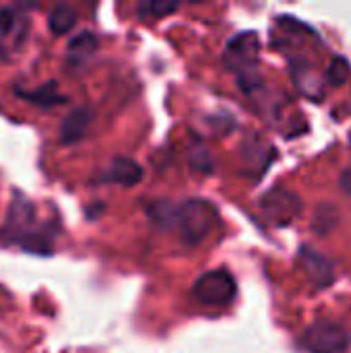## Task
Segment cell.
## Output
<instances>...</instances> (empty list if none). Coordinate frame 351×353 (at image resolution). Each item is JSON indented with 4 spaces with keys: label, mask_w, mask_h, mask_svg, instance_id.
<instances>
[{
    "label": "cell",
    "mask_w": 351,
    "mask_h": 353,
    "mask_svg": "<svg viewBox=\"0 0 351 353\" xmlns=\"http://www.w3.org/2000/svg\"><path fill=\"white\" fill-rule=\"evenodd\" d=\"M58 232L60 228L56 221H41L37 217L35 205L25 194H14L0 228V242L6 246H19L29 254L50 256Z\"/></svg>",
    "instance_id": "2"
},
{
    "label": "cell",
    "mask_w": 351,
    "mask_h": 353,
    "mask_svg": "<svg viewBox=\"0 0 351 353\" xmlns=\"http://www.w3.org/2000/svg\"><path fill=\"white\" fill-rule=\"evenodd\" d=\"M236 279L225 269L207 271L192 285V296L207 306H225L236 298Z\"/></svg>",
    "instance_id": "5"
},
{
    "label": "cell",
    "mask_w": 351,
    "mask_h": 353,
    "mask_svg": "<svg viewBox=\"0 0 351 353\" xmlns=\"http://www.w3.org/2000/svg\"><path fill=\"white\" fill-rule=\"evenodd\" d=\"M14 93L21 99H25L41 110H50V108H56V105H62L68 101V97L64 93H60L56 81H48L37 89H14Z\"/></svg>",
    "instance_id": "11"
},
{
    "label": "cell",
    "mask_w": 351,
    "mask_h": 353,
    "mask_svg": "<svg viewBox=\"0 0 351 353\" xmlns=\"http://www.w3.org/2000/svg\"><path fill=\"white\" fill-rule=\"evenodd\" d=\"M348 72H350L348 62H345V60H341V58H335V60H333V64H331V66H329V70H327V77H329L331 85H341V83L348 79Z\"/></svg>",
    "instance_id": "18"
},
{
    "label": "cell",
    "mask_w": 351,
    "mask_h": 353,
    "mask_svg": "<svg viewBox=\"0 0 351 353\" xmlns=\"http://www.w3.org/2000/svg\"><path fill=\"white\" fill-rule=\"evenodd\" d=\"M259 54H261V39L257 31H242L234 35L225 50H223V64L236 72L238 85L259 79Z\"/></svg>",
    "instance_id": "3"
},
{
    "label": "cell",
    "mask_w": 351,
    "mask_h": 353,
    "mask_svg": "<svg viewBox=\"0 0 351 353\" xmlns=\"http://www.w3.org/2000/svg\"><path fill=\"white\" fill-rule=\"evenodd\" d=\"M300 343L310 353H345L350 350L351 337L339 323L319 321L304 331Z\"/></svg>",
    "instance_id": "4"
},
{
    "label": "cell",
    "mask_w": 351,
    "mask_h": 353,
    "mask_svg": "<svg viewBox=\"0 0 351 353\" xmlns=\"http://www.w3.org/2000/svg\"><path fill=\"white\" fill-rule=\"evenodd\" d=\"M292 77L298 89L308 95V97H321L323 95V83L312 64H308L304 58H294L292 60Z\"/></svg>",
    "instance_id": "13"
},
{
    "label": "cell",
    "mask_w": 351,
    "mask_h": 353,
    "mask_svg": "<svg viewBox=\"0 0 351 353\" xmlns=\"http://www.w3.org/2000/svg\"><path fill=\"white\" fill-rule=\"evenodd\" d=\"M188 161H190V168L201 174H213L215 170V159L205 147H194L188 155Z\"/></svg>",
    "instance_id": "17"
},
{
    "label": "cell",
    "mask_w": 351,
    "mask_h": 353,
    "mask_svg": "<svg viewBox=\"0 0 351 353\" xmlns=\"http://www.w3.org/2000/svg\"><path fill=\"white\" fill-rule=\"evenodd\" d=\"M341 188L351 194V170H345L343 174H341Z\"/></svg>",
    "instance_id": "19"
},
{
    "label": "cell",
    "mask_w": 351,
    "mask_h": 353,
    "mask_svg": "<svg viewBox=\"0 0 351 353\" xmlns=\"http://www.w3.org/2000/svg\"><path fill=\"white\" fill-rule=\"evenodd\" d=\"M143 176H145V172H143V168L134 159H130V157H116L101 178L106 182L130 188V186H137L143 180Z\"/></svg>",
    "instance_id": "9"
},
{
    "label": "cell",
    "mask_w": 351,
    "mask_h": 353,
    "mask_svg": "<svg viewBox=\"0 0 351 353\" xmlns=\"http://www.w3.org/2000/svg\"><path fill=\"white\" fill-rule=\"evenodd\" d=\"M91 118H93V112L89 108H85V105L74 108L60 124V143L62 145L79 143L85 137V132L91 124Z\"/></svg>",
    "instance_id": "10"
},
{
    "label": "cell",
    "mask_w": 351,
    "mask_h": 353,
    "mask_svg": "<svg viewBox=\"0 0 351 353\" xmlns=\"http://www.w3.org/2000/svg\"><path fill=\"white\" fill-rule=\"evenodd\" d=\"M147 215L157 228L176 230L186 248L203 244L219 221L217 207L205 199H186L182 203L153 201L147 205Z\"/></svg>",
    "instance_id": "1"
},
{
    "label": "cell",
    "mask_w": 351,
    "mask_h": 353,
    "mask_svg": "<svg viewBox=\"0 0 351 353\" xmlns=\"http://www.w3.org/2000/svg\"><path fill=\"white\" fill-rule=\"evenodd\" d=\"M300 259H302V265H304V269H306L310 281H312L317 288H327V285L333 283L335 271H333V265L329 263V259H325L321 252L312 250L310 246H302Z\"/></svg>",
    "instance_id": "8"
},
{
    "label": "cell",
    "mask_w": 351,
    "mask_h": 353,
    "mask_svg": "<svg viewBox=\"0 0 351 353\" xmlns=\"http://www.w3.org/2000/svg\"><path fill=\"white\" fill-rule=\"evenodd\" d=\"M242 155H244V163L252 170L257 168V174L261 176L271 161V145H267L261 137L252 134L244 141L242 145Z\"/></svg>",
    "instance_id": "14"
},
{
    "label": "cell",
    "mask_w": 351,
    "mask_h": 353,
    "mask_svg": "<svg viewBox=\"0 0 351 353\" xmlns=\"http://www.w3.org/2000/svg\"><path fill=\"white\" fill-rule=\"evenodd\" d=\"M261 211H263V215L271 223H275V225H288V223H292L300 215L302 201L292 190H288L283 186H275V188H271L269 192L263 194V199H261Z\"/></svg>",
    "instance_id": "6"
},
{
    "label": "cell",
    "mask_w": 351,
    "mask_h": 353,
    "mask_svg": "<svg viewBox=\"0 0 351 353\" xmlns=\"http://www.w3.org/2000/svg\"><path fill=\"white\" fill-rule=\"evenodd\" d=\"M99 48V39L95 33L91 31H81L77 35H72L66 43V58H68V64H85Z\"/></svg>",
    "instance_id": "12"
},
{
    "label": "cell",
    "mask_w": 351,
    "mask_h": 353,
    "mask_svg": "<svg viewBox=\"0 0 351 353\" xmlns=\"http://www.w3.org/2000/svg\"><path fill=\"white\" fill-rule=\"evenodd\" d=\"M180 8V2H161V0H143L137 4V17L145 23L159 21Z\"/></svg>",
    "instance_id": "16"
},
{
    "label": "cell",
    "mask_w": 351,
    "mask_h": 353,
    "mask_svg": "<svg viewBox=\"0 0 351 353\" xmlns=\"http://www.w3.org/2000/svg\"><path fill=\"white\" fill-rule=\"evenodd\" d=\"M27 39V19L14 6L0 10V56L10 58Z\"/></svg>",
    "instance_id": "7"
},
{
    "label": "cell",
    "mask_w": 351,
    "mask_h": 353,
    "mask_svg": "<svg viewBox=\"0 0 351 353\" xmlns=\"http://www.w3.org/2000/svg\"><path fill=\"white\" fill-rule=\"evenodd\" d=\"M77 25V12L68 4H58L52 8L48 17V27L54 35H66L74 29Z\"/></svg>",
    "instance_id": "15"
}]
</instances>
